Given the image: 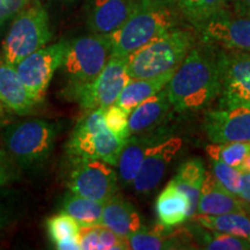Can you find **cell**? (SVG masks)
<instances>
[{"label":"cell","mask_w":250,"mask_h":250,"mask_svg":"<svg viewBox=\"0 0 250 250\" xmlns=\"http://www.w3.org/2000/svg\"><path fill=\"white\" fill-rule=\"evenodd\" d=\"M221 50L211 43L193 45L166 85L177 111H198L219 98L221 89Z\"/></svg>","instance_id":"obj_1"},{"label":"cell","mask_w":250,"mask_h":250,"mask_svg":"<svg viewBox=\"0 0 250 250\" xmlns=\"http://www.w3.org/2000/svg\"><path fill=\"white\" fill-rule=\"evenodd\" d=\"M181 17L177 5L167 0H138L126 22L108 35L112 44V55L127 58L152 40L179 27Z\"/></svg>","instance_id":"obj_2"},{"label":"cell","mask_w":250,"mask_h":250,"mask_svg":"<svg viewBox=\"0 0 250 250\" xmlns=\"http://www.w3.org/2000/svg\"><path fill=\"white\" fill-rule=\"evenodd\" d=\"M195 45L191 30L175 27L127 57L131 79H152L175 72Z\"/></svg>","instance_id":"obj_3"},{"label":"cell","mask_w":250,"mask_h":250,"mask_svg":"<svg viewBox=\"0 0 250 250\" xmlns=\"http://www.w3.org/2000/svg\"><path fill=\"white\" fill-rule=\"evenodd\" d=\"M125 142L108 129L104 109H95L77 124L67 143V153L72 159H96L116 167Z\"/></svg>","instance_id":"obj_4"},{"label":"cell","mask_w":250,"mask_h":250,"mask_svg":"<svg viewBox=\"0 0 250 250\" xmlns=\"http://www.w3.org/2000/svg\"><path fill=\"white\" fill-rule=\"evenodd\" d=\"M112 56V44L108 35L92 34L68 42L62 71L68 85L65 89L92 83Z\"/></svg>","instance_id":"obj_5"},{"label":"cell","mask_w":250,"mask_h":250,"mask_svg":"<svg viewBox=\"0 0 250 250\" xmlns=\"http://www.w3.org/2000/svg\"><path fill=\"white\" fill-rule=\"evenodd\" d=\"M51 40L48 13L40 2L24 7L9 28L2 42V58L17 65Z\"/></svg>","instance_id":"obj_6"},{"label":"cell","mask_w":250,"mask_h":250,"mask_svg":"<svg viewBox=\"0 0 250 250\" xmlns=\"http://www.w3.org/2000/svg\"><path fill=\"white\" fill-rule=\"evenodd\" d=\"M55 138V126L43 120L12 124L4 132L8 155L24 167L44 162L52 151Z\"/></svg>","instance_id":"obj_7"},{"label":"cell","mask_w":250,"mask_h":250,"mask_svg":"<svg viewBox=\"0 0 250 250\" xmlns=\"http://www.w3.org/2000/svg\"><path fill=\"white\" fill-rule=\"evenodd\" d=\"M131 80L127 58L112 55L99 77L88 85L65 89V96L79 103L86 111L107 109L115 104L122 90Z\"/></svg>","instance_id":"obj_8"},{"label":"cell","mask_w":250,"mask_h":250,"mask_svg":"<svg viewBox=\"0 0 250 250\" xmlns=\"http://www.w3.org/2000/svg\"><path fill=\"white\" fill-rule=\"evenodd\" d=\"M67 187L76 195L105 203L118 192L114 166L96 159H73Z\"/></svg>","instance_id":"obj_9"},{"label":"cell","mask_w":250,"mask_h":250,"mask_svg":"<svg viewBox=\"0 0 250 250\" xmlns=\"http://www.w3.org/2000/svg\"><path fill=\"white\" fill-rule=\"evenodd\" d=\"M68 42L43 46L17 65V72L28 92L37 102L44 99L55 72L62 66Z\"/></svg>","instance_id":"obj_10"},{"label":"cell","mask_w":250,"mask_h":250,"mask_svg":"<svg viewBox=\"0 0 250 250\" xmlns=\"http://www.w3.org/2000/svg\"><path fill=\"white\" fill-rule=\"evenodd\" d=\"M219 108H250V54L221 50Z\"/></svg>","instance_id":"obj_11"},{"label":"cell","mask_w":250,"mask_h":250,"mask_svg":"<svg viewBox=\"0 0 250 250\" xmlns=\"http://www.w3.org/2000/svg\"><path fill=\"white\" fill-rule=\"evenodd\" d=\"M202 41L229 51L250 54V17L223 8L203 26Z\"/></svg>","instance_id":"obj_12"},{"label":"cell","mask_w":250,"mask_h":250,"mask_svg":"<svg viewBox=\"0 0 250 250\" xmlns=\"http://www.w3.org/2000/svg\"><path fill=\"white\" fill-rule=\"evenodd\" d=\"M182 147V139L174 136L155 134L146 152L142 167L133 181L136 192L146 195L152 192L164 179L168 165Z\"/></svg>","instance_id":"obj_13"},{"label":"cell","mask_w":250,"mask_h":250,"mask_svg":"<svg viewBox=\"0 0 250 250\" xmlns=\"http://www.w3.org/2000/svg\"><path fill=\"white\" fill-rule=\"evenodd\" d=\"M204 130L213 144L250 143V108H219L208 111Z\"/></svg>","instance_id":"obj_14"},{"label":"cell","mask_w":250,"mask_h":250,"mask_svg":"<svg viewBox=\"0 0 250 250\" xmlns=\"http://www.w3.org/2000/svg\"><path fill=\"white\" fill-rule=\"evenodd\" d=\"M138 0H87V27L93 34L110 35L126 22Z\"/></svg>","instance_id":"obj_15"},{"label":"cell","mask_w":250,"mask_h":250,"mask_svg":"<svg viewBox=\"0 0 250 250\" xmlns=\"http://www.w3.org/2000/svg\"><path fill=\"white\" fill-rule=\"evenodd\" d=\"M129 249L162 250V249H193L197 248L189 228L168 227L159 224L151 229L143 227L138 232L126 237Z\"/></svg>","instance_id":"obj_16"},{"label":"cell","mask_w":250,"mask_h":250,"mask_svg":"<svg viewBox=\"0 0 250 250\" xmlns=\"http://www.w3.org/2000/svg\"><path fill=\"white\" fill-rule=\"evenodd\" d=\"M0 103L19 115L30 114L37 101L19 77L17 67L0 57Z\"/></svg>","instance_id":"obj_17"},{"label":"cell","mask_w":250,"mask_h":250,"mask_svg":"<svg viewBox=\"0 0 250 250\" xmlns=\"http://www.w3.org/2000/svg\"><path fill=\"white\" fill-rule=\"evenodd\" d=\"M246 208L245 203L237 196L228 192L212 171H205L197 213L217 215L228 212H247Z\"/></svg>","instance_id":"obj_18"},{"label":"cell","mask_w":250,"mask_h":250,"mask_svg":"<svg viewBox=\"0 0 250 250\" xmlns=\"http://www.w3.org/2000/svg\"><path fill=\"white\" fill-rule=\"evenodd\" d=\"M173 107L166 88L143 101L129 115L131 134H143L164 123Z\"/></svg>","instance_id":"obj_19"},{"label":"cell","mask_w":250,"mask_h":250,"mask_svg":"<svg viewBox=\"0 0 250 250\" xmlns=\"http://www.w3.org/2000/svg\"><path fill=\"white\" fill-rule=\"evenodd\" d=\"M101 224L125 239L144 227L134 206L118 192L104 203Z\"/></svg>","instance_id":"obj_20"},{"label":"cell","mask_w":250,"mask_h":250,"mask_svg":"<svg viewBox=\"0 0 250 250\" xmlns=\"http://www.w3.org/2000/svg\"><path fill=\"white\" fill-rule=\"evenodd\" d=\"M155 212L160 224L168 227L179 226L192 217L189 198L171 181L156 198Z\"/></svg>","instance_id":"obj_21"},{"label":"cell","mask_w":250,"mask_h":250,"mask_svg":"<svg viewBox=\"0 0 250 250\" xmlns=\"http://www.w3.org/2000/svg\"><path fill=\"white\" fill-rule=\"evenodd\" d=\"M155 138V134H131L124 144L120 160H118V176L123 186L133 183L142 167L146 152Z\"/></svg>","instance_id":"obj_22"},{"label":"cell","mask_w":250,"mask_h":250,"mask_svg":"<svg viewBox=\"0 0 250 250\" xmlns=\"http://www.w3.org/2000/svg\"><path fill=\"white\" fill-rule=\"evenodd\" d=\"M173 74L174 72H170L152 79H131L122 90L115 104L130 115V112L143 101L164 89Z\"/></svg>","instance_id":"obj_23"},{"label":"cell","mask_w":250,"mask_h":250,"mask_svg":"<svg viewBox=\"0 0 250 250\" xmlns=\"http://www.w3.org/2000/svg\"><path fill=\"white\" fill-rule=\"evenodd\" d=\"M205 171L204 162L202 159L192 158L181 165L177 174L171 179V182L189 198L192 215L197 212L199 196L205 179Z\"/></svg>","instance_id":"obj_24"},{"label":"cell","mask_w":250,"mask_h":250,"mask_svg":"<svg viewBox=\"0 0 250 250\" xmlns=\"http://www.w3.org/2000/svg\"><path fill=\"white\" fill-rule=\"evenodd\" d=\"M191 219L193 223L206 228L243 237L250 241V217L247 212H228L217 215L195 213Z\"/></svg>","instance_id":"obj_25"},{"label":"cell","mask_w":250,"mask_h":250,"mask_svg":"<svg viewBox=\"0 0 250 250\" xmlns=\"http://www.w3.org/2000/svg\"><path fill=\"white\" fill-rule=\"evenodd\" d=\"M191 232L196 243L206 250H250V241L243 237L234 236L230 234L210 229L202 225H191Z\"/></svg>","instance_id":"obj_26"},{"label":"cell","mask_w":250,"mask_h":250,"mask_svg":"<svg viewBox=\"0 0 250 250\" xmlns=\"http://www.w3.org/2000/svg\"><path fill=\"white\" fill-rule=\"evenodd\" d=\"M104 203L70 192L62 201V212L71 215L80 226L100 225Z\"/></svg>","instance_id":"obj_27"},{"label":"cell","mask_w":250,"mask_h":250,"mask_svg":"<svg viewBox=\"0 0 250 250\" xmlns=\"http://www.w3.org/2000/svg\"><path fill=\"white\" fill-rule=\"evenodd\" d=\"M228 0H180L177 2L182 17L201 29L215 13L227 5Z\"/></svg>","instance_id":"obj_28"},{"label":"cell","mask_w":250,"mask_h":250,"mask_svg":"<svg viewBox=\"0 0 250 250\" xmlns=\"http://www.w3.org/2000/svg\"><path fill=\"white\" fill-rule=\"evenodd\" d=\"M210 159L220 160L225 164L232 166L234 168L239 167L243 158L250 151V143H226V144H213L206 147Z\"/></svg>","instance_id":"obj_29"},{"label":"cell","mask_w":250,"mask_h":250,"mask_svg":"<svg viewBox=\"0 0 250 250\" xmlns=\"http://www.w3.org/2000/svg\"><path fill=\"white\" fill-rule=\"evenodd\" d=\"M79 227L80 225L65 212H61L46 221V229L54 245L64 240L78 237Z\"/></svg>","instance_id":"obj_30"},{"label":"cell","mask_w":250,"mask_h":250,"mask_svg":"<svg viewBox=\"0 0 250 250\" xmlns=\"http://www.w3.org/2000/svg\"><path fill=\"white\" fill-rule=\"evenodd\" d=\"M212 173L218 180V182L223 186L228 192L239 197V193L242 189V173H240L236 168L225 164L220 160L211 159Z\"/></svg>","instance_id":"obj_31"},{"label":"cell","mask_w":250,"mask_h":250,"mask_svg":"<svg viewBox=\"0 0 250 250\" xmlns=\"http://www.w3.org/2000/svg\"><path fill=\"white\" fill-rule=\"evenodd\" d=\"M104 120L108 129L117 138L126 140L130 137L129 114L117 104H112L104 110Z\"/></svg>","instance_id":"obj_32"},{"label":"cell","mask_w":250,"mask_h":250,"mask_svg":"<svg viewBox=\"0 0 250 250\" xmlns=\"http://www.w3.org/2000/svg\"><path fill=\"white\" fill-rule=\"evenodd\" d=\"M129 245L125 237L117 235L108 227L99 225V250H126Z\"/></svg>","instance_id":"obj_33"},{"label":"cell","mask_w":250,"mask_h":250,"mask_svg":"<svg viewBox=\"0 0 250 250\" xmlns=\"http://www.w3.org/2000/svg\"><path fill=\"white\" fill-rule=\"evenodd\" d=\"M80 249L99 250V225L80 226L78 233Z\"/></svg>","instance_id":"obj_34"},{"label":"cell","mask_w":250,"mask_h":250,"mask_svg":"<svg viewBox=\"0 0 250 250\" xmlns=\"http://www.w3.org/2000/svg\"><path fill=\"white\" fill-rule=\"evenodd\" d=\"M8 156L7 153L0 149V186H4L7 183L13 175V169H12V165L9 162Z\"/></svg>","instance_id":"obj_35"},{"label":"cell","mask_w":250,"mask_h":250,"mask_svg":"<svg viewBox=\"0 0 250 250\" xmlns=\"http://www.w3.org/2000/svg\"><path fill=\"white\" fill-rule=\"evenodd\" d=\"M29 0H5L6 8H7L9 17H15L26 7Z\"/></svg>","instance_id":"obj_36"},{"label":"cell","mask_w":250,"mask_h":250,"mask_svg":"<svg viewBox=\"0 0 250 250\" xmlns=\"http://www.w3.org/2000/svg\"><path fill=\"white\" fill-rule=\"evenodd\" d=\"M239 198L247 206H250V173L242 174V189L239 193Z\"/></svg>","instance_id":"obj_37"},{"label":"cell","mask_w":250,"mask_h":250,"mask_svg":"<svg viewBox=\"0 0 250 250\" xmlns=\"http://www.w3.org/2000/svg\"><path fill=\"white\" fill-rule=\"evenodd\" d=\"M232 4L233 11L237 14L249 15L250 17V0H228Z\"/></svg>","instance_id":"obj_38"},{"label":"cell","mask_w":250,"mask_h":250,"mask_svg":"<svg viewBox=\"0 0 250 250\" xmlns=\"http://www.w3.org/2000/svg\"><path fill=\"white\" fill-rule=\"evenodd\" d=\"M55 247L56 249H59V250H81L79 241H78V237L64 240V241L56 243Z\"/></svg>","instance_id":"obj_39"},{"label":"cell","mask_w":250,"mask_h":250,"mask_svg":"<svg viewBox=\"0 0 250 250\" xmlns=\"http://www.w3.org/2000/svg\"><path fill=\"white\" fill-rule=\"evenodd\" d=\"M236 169L242 174L250 173V151L247 153V155L243 158L241 164L239 165V167H237Z\"/></svg>","instance_id":"obj_40"},{"label":"cell","mask_w":250,"mask_h":250,"mask_svg":"<svg viewBox=\"0 0 250 250\" xmlns=\"http://www.w3.org/2000/svg\"><path fill=\"white\" fill-rule=\"evenodd\" d=\"M9 18L11 17H9L7 8H6L5 0H0V26H2L5 23V21Z\"/></svg>","instance_id":"obj_41"},{"label":"cell","mask_w":250,"mask_h":250,"mask_svg":"<svg viewBox=\"0 0 250 250\" xmlns=\"http://www.w3.org/2000/svg\"><path fill=\"white\" fill-rule=\"evenodd\" d=\"M4 121H5V111H4V105L0 103V127H1V125L4 124Z\"/></svg>","instance_id":"obj_42"},{"label":"cell","mask_w":250,"mask_h":250,"mask_svg":"<svg viewBox=\"0 0 250 250\" xmlns=\"http://www.w3.org/2000/svg\"><path fill=\"white\" fill-rule=\"evenodd\" d=\"M6 223H7V219H6V217L4 215V213H2V212L0 211V229H1V228H4V227H5Z\"/></svg>","instance_id":"obj_43"},{"label":"cell","mask_w":250,"mask_h":250,"mask_svg":"<svg viewBox=\"0 0 250 250\" xmlns=\"http://www.w3.org/2000/svg\"><path fill=\"white\" fill-rule=\"evenodd\" d=\"M168 2H170V4H173V5H177V2L180 1V0H167Z\"/></svg>","instance_id":"obj_44"}]
</instances>
